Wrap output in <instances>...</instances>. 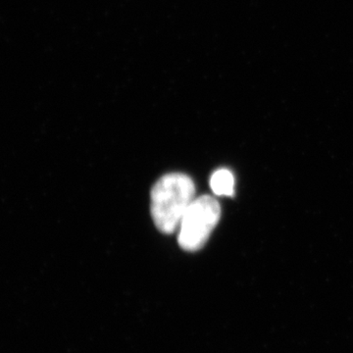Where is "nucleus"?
I'll return each instance as SVG.
<instances>
[{
	"instance_id": "obj_2",
	"label": "nucleus",
	"mask_w": 353,
	"mask_h": 353,
	"mask_svg": "<svg viewBox=\"0 0 353 353\" xmlns=\"http://www.w3.org/2000/svg\"><path fill=\"white\" fill-rule=\"evenodd\" d=\"M221 217L219 202L214 197H197L185 211L179 226V245L187 252H197L205 245Z\"/></svg>"
},
{
	"instance_id": "obj_3",
	"label": "nucleus",
	"mask_w": 353,
	"mask_h": 353,
	"mask_svg": "<svg viewBox=\"0 0 353 353\" xmlns=\"http://www.w3.org/2000/svg\"><path fill=\"white\" fill-rule=\"evenodd\" d=\"M210 187L215 196H232L234 192V178L228 169L215 171L210 179Z\"/></svg>"
},
{
	"instance_id": "obj_1",
	"label": "nucleus",
	"mask_w": 353,
	"mask_h": 353,
	"mask_svg": "<svg viewBox=\"0 0 353 353\" xmlns=\"http://www.w3.org/2000/svg\"><path fill=\"white\" fill-rule=\"evenodd\" d=\"M194 196V183L185 174H167L159 179L152 190V215L157 229L163 234L175 233Z\"/></svg>"
}]
</instances>
